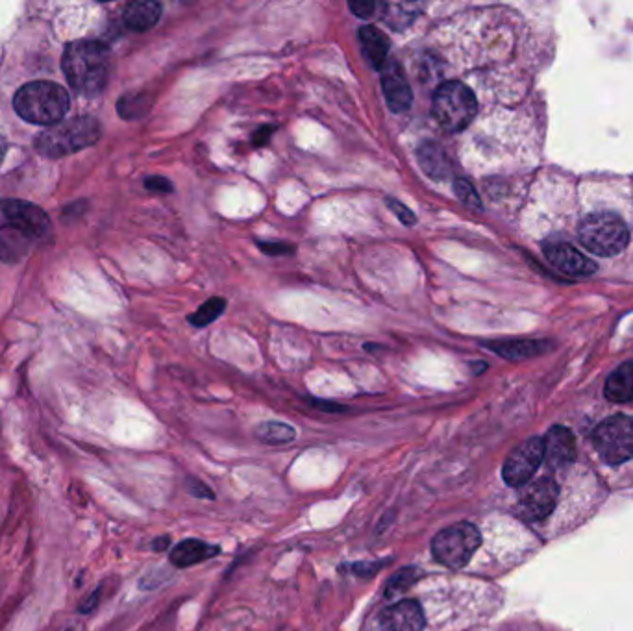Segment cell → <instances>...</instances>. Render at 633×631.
<instances>
[{"label":"cell","mask_w":633,"mask_h":631,"mask_svg":"<svg viewBox=\"0 0 633 631\" xmlns=\"http://www.w3.org/2000/svg\"><path fill=\"white\" fill-rule=\"evenodd\" d=\"M30 241L34 239L12 224L0 228V258L4 261L19 260L30 248Z\"/></svg>","instance_id":"obj_20"},{"label":"cell","mask_w":633,"mask_h":631,"mask_svg":"<svg viewBox=\"0 0 633 631\" xmlns=\"http://www.w3.org/2000/svg\"><path fill=\"white\" fill-rule=\"evenodd\" d=\"M273 130V126H261V128H258V130H256V134H254V139H252V141H254V145H258V147L265 145V143L269 141L271 134H273Z\"/></svg>","instance_id":"obj_32"},{"label":"cell","mask_w":633,"mask_h":631,"mask_svg":"<svg viewBox=\"0 0 633 631\" xmlns=\"http://www.w3.org/2000/svg\"><path fill=\"white\" fill-rule=\"evenodd\" d=\"M71 99L60 84L49 80L30 82L21 87L13 97V108L19 117L32 124L54 126L62 123L69 112Z\"/></svg>","instance_id":"obj_2"},{"label":"cell","mask_w":633,"mask_h":631,"mask_svg":"<svg viewBox=\"0 0 633 631\" xmlns=\"http://www.w3.org/2000/svg\"><path fill=\"white\" fill-rule=\"evenodd\" d=\"M256 435L267 445H286L297 437V432L293 426L284 422H263L261 426H258Z\"/></svg>","instance_id":"obj_22"},{"label":"cell","mask_w":633,"mask_h":631,"mask_svg":"<svg viewBox=\"0 0 633 631\" xmlns=\"http://www.w3.org/2000/svg\"><path fill=\"white\" fill-rule=\"evenodd\" d=\"M169 545H171V539H169V537H160V539H156V541L152 543V548L160 552V550H165Z\"/></svg>","instance_id":"obj_35"},{"label":"cell","mask_w":633,"mask_h":631,"mask_svg":"<svg viewBox=\"0 0 633 631\" xmlns=\"http://www.w3.org/2000/svg\"><path fill=\"white\" fill-rule=\"evenodd\" d=\"M485 347L500 354L506 359H526L537 356L547 350V343L543 341H497V343H485Z\"/></svg>","instance_id":"obj_21"},{"label":"cell","mask_w":633,"mask_h":631,"mask_svg":"<svg viewBox=\"0 0 633 631\" xmlns=\"http://www.w3.org/2000/svg\"><path fill=\"white\" fill-rule=\"evenodd\" d=\"M415 578H417L415 569L400 570V572H397V574L389 580V585H387V589H385V596H387V598H395L398 594L404 593L406 589H410L411 583L415 582Z\"/></svg>","instance_id":"obj_25"},{"label":"cell","mask_w":633,"mask_h":631,"mask_svg":"<svg viewBox=\"0 0 633 631\" xmlns=\"http://www.w3.org/2000/svg\"><path fill=\"white\" fill-rule=\"evenodd\" d=\"M559 487L552 478H539L522 487L517 511L526 522L547 519L558 504Z\"/></svg>","instance_id":"obj_9"},{"label":"cell","mask_w":633,"mask_h":631,"mask_svg":"<svg viewBox=\"0 0 633 631\" xmlns=\"http://www.w3.org/2000/svg\"><path fill=\"white\" fill-rule=\"evenodd\" d=\"M65 631H73V628H69V630H65Z\"/></svg>","instance_id":"obj_37"},{"label":"cell","mask_w":633,"mask_h":631,"mask_svg":"<svg viewBox=\"0 0 633 631\" xmlns=\"http://www.w3.org/2000/svg\"><path fill=\"white\" fill-rule=\"evenodd\" d=\"M6 149H8V145H6V139L0 136V163L4 160V156H6Z\"/></svg>","instance_id":"obj_36"},{"label":"cell","mask_w":633,"mask_h":631,"mask_svg":"<svg viewBox=\"0 0 633 631\" xmlns=\"http://www.w3.org/2000/svg\"><path fill=\"white\" fill-rule=\"evenodd\" d=\"M224 308H226V300L224 298H211L208 302H204L199 310L189 317V322L195 328H206L208 324L217 321L223 315Z\"/></svg>","instance_id":"obj_23"},{"label":"cell","mask_w":633,"mask_h":631,"mask_svg":"<svg viewBox=\"0 0 633 631\" xmlns=\"http://www.w3.org/2000/svg\"><path fill=\"white\" fill-rule=\"evenodd\" d=\"M424 626L421 604L415 600H400L380 615V631H422Z\"/></svg>","instance_id":"obj_14"},{"label":"cell","mask_w":633,"mask_h":631,"mask_svg":"<svg viewBox=\"0 0 633 631\" xmlns=\"http://www.w3.org/2000/svg\"><path fill=\"white\" fill-rule=\"evenodd\" d=\"M606 398L617 404L630 402L633 398V361L622 363L615 371L609 374L604 387Z\"/></svg>","instance_id":"obj_19"},{"label":"cell","mask_w":633,"mask_h":631,"mask_svg":"<svg viewBox=\"0 0 633 631\" xmlns=\"http://www.w3.org/2000/svg\"><path fill=\"white\" fill-rule=\"evenodd\" d=\"M432 112L435 121L445 132L458 134L476 117L478 100L474 97L471 87L450 80L435 89Z\"/></svg>","instance_id":"obj_4"},{"label":"cell","mask_w":633,"mask_h":631,"mask_svg":"<svg viewBox=\"0 0 633 631\" xmlns=\"http://www.w3.org/2000/svg\"><path fill=\"white\" fill-rule=\"evenodd\" d=\"M545 458V445L541 437H530L513 448L502 467V478L509 487H524L532 480Z\"/></svg>","instance_id":"obj_8"},{"label":"cell","mask_w":633,"mask_h":631,"mask_svg":"<svg viewBox=\"0 0 633 631\" xmlns=\"http://www.w3.org/2000/svg\"><path fill=\"white\" fill-rule=\"evenodd\" d=\"M543 445H545L543 461L547 463L550 471H565L567 467H571L572 461L576 458V443L569 428L565 426L550 428L547 437L543 439Z\"/></svg>","instance_id":"obj_12"},{"label":"cell","mask_w":633,"mask_h":631,"mask_svg":"<svg viewBox=\"0 0 633 631\" xmlns=\"http://www.w3.org/2000/svg\"><path fill=\"white\" fill-rule=\"evenodd\" d=\"M596 452L608 465H622L633 459V417L613 415L593 435Z\"/></svg>","instance_id":"obj_7"},{"label":"cell","mask_w":633,"mask_h":631,"mask_svg":"<svg viewBox=\"0 0 633 631\" xmlns=\"http://www.w3.org/2000/svg\"><path fill=\"white\" fill-rule=\"evenodd\" d=\"M348 8H350V12L354 13L356 17H361V19H371V17H374L376 13H380V15L384 13L385 4L365 0V2H350V4H348Z\"/></svg>","instance_id":"obj_27"},{"label":"cell","mask_w":633,"mask_h":631,"mask_svg":"<svg viewBox=\"0 0 633 631\" xmlns=\"http://www.w3.org/2000/svg\"><path fill=\"white\" fill-rule=\"evenodd\" d=\"M102 136L100 124L93 117H76L50 126L36 141L39 154L58 160L95 145Z\"/></svg>","instance_id":"obj_3"},{"label":"cell","mask_w":633,"mask_h":631,"mask_svg":"<svg viewBox=\"0 0 633 631\" xmlns=\"http://www.w3.org/2000/svg\"><path fill=\"white\" fill-rule=\"evenodd\" d=\"M2 210L12 226L19 228L32 239H41L50 232L49 215L36 204H30L25 200H6L2 204Z\"/></svg>","instance_id":"obj_10"},{"label":"cell","mask_w":633,"mask_h":631,"mask_svg":"<svg viewBox=\"0 0 633 631\" xmlns=\"http://www.w3.org/2000/svg\"><path fill=\"white\" fill-rule=\"evenodd\" d=\"M191 493L195 496H202V498H215L210 489H206V485H202L200 482L191 483Z\"/></svg>","instance_id":"obj_34"},{"label":"cell","mask_w":633,"mask_h":631,"mask_svg":"<svg viewBox=\"0 0 633 631\" xmlns=\"http://www.w3.org/2000/svg\"><path fill=\"white\" fill-rule=\"evenodd\" d=\"M545 256L558 271L567 276L584 278L596 273L595 261L589 260L569 243H548L545 245Z\"/></svg>","instance_id":"obj_13"},{"label":"cell","mask_w":633,"mask_h":631,"mask_svg":"<svg viewBox=\"0 0 633 631\" xmlns=\"http://www.w3.org/2000/svg\"><path fill=\"white\" fill-rule=\"evenodd\" d=\"M380 565H384V563H373V565H365V563H358V565H354L352 569L356 574H360V576H371L374 572H378L380 569Z\"/></svg>","instance_id":"obj_33"},{"label":"cell","mask_w":633,"mask_h":631,"mask_svg":"<svg viewBox=\"0 0 633 631\" xmlns=\"http://www.w3.org/2000/svg\"><path fill=\"white\" fill-rule=\"evenodd\" d=\"M387 206H389V210L397 215L400 223L406 224V226H413V224L417 223V215L397 198H387Z\"/></svg>","instance_id":"obj_28"},{"label":"cell","mask_w":633,"mask_h":631,"mask_svg":"<svg viewBox=\"0 0 633 631\" xmlns=\"http://www.w3.org/2000/svg\"><path fill=\"white\" fill-rule=\"evenodd\" d=\"M100 594H102V587H97L93 593L87 596L86 600L78 606V611L82 613V615H89V613H93L100 604Z\"/></svg>","instance_id":"obj_31"},{"label":"cell","mask_w":633,"mask_h":631,"mask_svg":"<svg viewBox=\"0 0 633 631\" xmlns=\"http://www.w3.org/2000/svg\"><path fill=\"white\" fill-rule=\"evenodd\" d=\"M360 43L363 56L367 62L373 65L374 69H382L384 63L389 60V39L382 30L376 26H363L360 28Z\"/></svg>","instance_id":"obj_18"},{"label":"cell","mask_w":633,"mask_h":631,"mask_svg":"<svg viewBox=\"0 0 633 631\" xmlns=\"http://www.w3.org/2000/svg\"><path fill=\"white\" fill-rule=\"evenodd\" d=\"M580 243L596 256H617L630 243L628 226L615 213L598 211L587 215L580 230Z\"/></svg>","instance_id":"obj_5"},{"label":"cell","mask_w":633,"mask_h":631,"mask_svg":"<svg viewBox=\"0 0 633 631\" xmlns=\"http://www.w3.org/2000/svg\"><path fill=\"white\" fill-rule=\"evenodd\" d=\"M162 12L163 8L160 2H154V0L132 2L126 6L123 19L130 30L147 32L152 26L158 25V21L162 19Z\"/></svg>","instance_id":"obj_17"},{"label":"cell","mask_w":633,"mask_h":631,"mask_svg":"<svg viewBox=\"0 0 633 631\" xmlns=\"http://www.w3.org/2000/svg\"><path fill=\"white\" fill-rule=\"evenodd\" d=\"M145 186H147V189H150V191L163 193V195H167V193L173 191V184H171L167 178H163V176H150V178H147Z\"/></svg>","instance_id":"obj_29"},{"label":"cell","mask_w":633,"mask_h":631,"mask_svg":"<svg viewBox=\"0 0 633 631\" xmlns=\"http://www.w3.org/2000/svg\"><path fill=\"white\" fill-rule=\"evenodd\" d=\"M454 191H456V195H458V198H460L465 206H469L471 210H482V200L478 197L476 189L472 187L469 180L456 178V180H454Z\"/></svg>","instance_id":"obj_26"},{"label":"cell","mask_w":633,"mask_h":631,"mask_svg":"<svg viewBox=\"0 0 633 631\" xmlns=\"http://www.w3.org/2000/svg\"><path fill=\"white\" fill-rule=\"evenodd\" d=\"M482 545V533L471 522H458L437 533L432 541V556L447 569H463Z\"/></svg>","instance_id":"obj_6"},{"label":"cell","mask_w":633,"mask_h":631,"mask_svg":"<svg viewBox=\"0 0 633 631\" xmlns=\"http://www.w3.org/2000/svg\"><path fill=\"white\" fill-rule=\"evenodd\" d=\"M382 73V91L389 110L395 113L408 112L413 104V91L404 75V69L395 60H387Z\"/></svg>","instance_id":"obj_11"},{"label":"cell","mask_w":633,"mask_h":631,"mask_svg":"<svg viewBox=\"0 0 633 631\" xmlns=\"http://www.w3.org/2000/svg\"><path fill=\"white\" fill-rule=\"evenodd\" d=\"M417 158H419L422 173L426 174L428 178L443 182L450 176L448 156L443 147L437 145L435 141H422L417 149Z\"/></svg>","instance_id":"obj_15"},{"label":"cell","mask_w":633,"mask_h":631,"mask_svg":"<svg viewBox=\"0 0 633 631\" xmlns=\"http://www.w3.org/2000/svg\"><path fill=\"white\" fill-rule=\"evenodd\" d=\"M219 552H221L219 546L208 545L199 539H186L174 546L171 552V563L176 569H187L217 556Z\"/></svg>","instance_id":"obj_16"},{"label":"cell","mask_w":633,"mask_h":631,"mask_svg":"<svg viewBox=\"0 0 633 631\" xmlns=\"http://www.w3.org/2000/svg\"><path fill=\"white\" fill-rule=\"evenodd\" d=\"M385 25L393 26V28H404L410 25L411 21L417 17V6L410 4H385L384 13Z\"/></svg>","instance_id":"obj_24"},{"label":"cell","mask_w":633,"mask_h":631,"mask_svg":"<svg viewBox=\"0 0 633 631\" xmlns=\"http://www.w3.org/2000/svg\"><path fill=\"white\" fill-rule=\"evenodd\" d=\"M258 247L269 254V256H286V254H293V247H289L286 243H263L258 241Z\"/></svg>","instance_id":"obj_30"},{"label":"cell","mask_w":633,"mask_h":631,"mask_svg":"<svg viewBox=\"0 0 633 631\" xmlns=\"http://www.w3.org/2000/svg\"><path fill=\"white\" fill-rule=\"evenodd\" d=\"M110 49L93 39L73 41L63 52L62 69L69 86L82 97H99L110 80Z\"/></svg>","instance_id":"obj_1"}]
</instances>
